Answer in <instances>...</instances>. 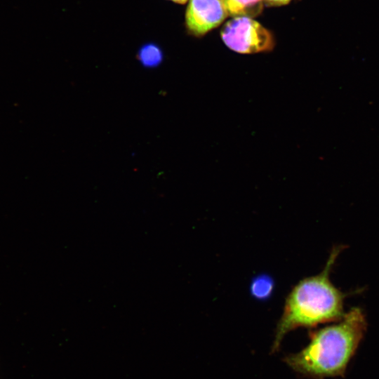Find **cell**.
Listing matches in <instances>:
<instances>
[{"instance_id": "8992f818", "label": "cell", "mask_w": 379, "mask_h": 379, "mask_svg": "<svg viewBox=\"0 0 379 379\" xmlns=\"http://www.w3.org/2000/svg\"><path fill=\"white\" fill-rule=\"evenodd\" d=\"M138 60L145 67H155L160 65L163 60V52L160 47L154 43L143 44L138 52Z\"/></svg>"}, {"instance_id": "6da1fadb", "label": "cell", "mask_w": 379, "mask_h": 379, "mask_svg": "<svg viewBox=\"0 0 379 379\" xmlns=\"http://www.w3.org/2000/svg\"><path fill=\"white\" fill-rule=\"evenodd\" d=\"M366 326L362 310L352 308L334 324L312 333L306 347L286 356L284 361L300 375L312 379L344 376Z\"/></svg>"}, {"instance_id": "5b68a950", "label": "cell", "mask_w": 379, "mask_h": 379, "mask_svg": "<svg viewBox=\"0 0 379 379\" xmlns=\"http://www.w3.org/2000/svg\"><path fill=\"white\" fill-rule=\"evenodd\" d=\"M228 15L232 17H255L263 8V0H222Z\"/></svg>"}, {"instance_id": "277c9868", "label": "cell", "mask_w": 379, "mask_h": 379, "mask_svg": "<svg viewBox=\"0 0 379 379\" xmlns=\"http://www.w3.org/2000/svg\"><path fill=\"white\" fill-rule=\"evenodd\" d=\"M227 15L222 0H190L186 26L194 35L201 36L219 26Z\"/></svg>"}, {"instance_id": "52a82bcc", "label": "cell", "mask_w": 379, "mask_h": 379, "mask_svg": "<svg viewBox=\"0 0 379 379\" xmlns=\"http://www.w3.org/2000/svg\"><path fill=\"white\" fill-rule=\"evenodd\" d=\"M274 286L272 278L268 275L262 274L253 279L250 291L251 295L256 299L266 300L271 296Z\"/></svg>"}, {"instance_id": "7a4b0ae2", "label": "cell", "mask_w": 379, "mask_h": 379, "mask_svg": "<svg viewBox=\"0 0 379 379\" xmlns=\"http://www.w3.org/2000/svg\"><path fill=\"white\" fill-rule=\"evenodd\" d=\"M340 251L339 247L333 248L324 270L317 275L301 280L288 294L277 326L273 352L279 348L284 336L292 330L337 321L344 316L345 294L329 278Z\"/></svg>"}, {"instance_id": "9c48e42d", "label": "cell", "mask_w": 379, "mask_h": 379, "mask_svg": "<svg viewBox=\"0 0 379 379\" xmlns=\"http://www.w3.org/2000/svg\"><path fill=\"white\" fill-rule=\"evenodd\" d=\"M171 1H173L175 3L180 4H184L187 1V0H171Z\"/></svg>"}, {"instance_id": "3957f363", "label": "cell", "mask_w": 379, "mask_h": 379, "mask_svg": "<svg viewBox=\"0 0 379 379\" xmlns=\"http://www.w3.org/2000/svg\"><path fill=\"white\" fill-rule=\"evenodd\" d=\"M221 38L231 50L239 53L271 51L274 45L272 34L249 17H234L221 30Z\"/></svg>"}, {"instance_id": "ba28073f", "label": "cell", "mask_w": 379, "mask_h": 379, "mask_svg": "<svg viewBox=\"0 0 379 379\" xmlns=\"http://www.w3.org/2000/svg\"><path fill=\"white\" fill-rule=\"evenodd\" d=\"M291 0H263L269 6H282L288 4Z\"/></svg>"}]
</instances>
